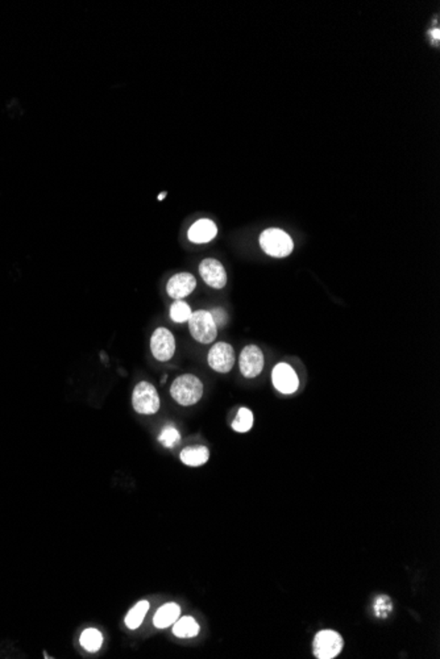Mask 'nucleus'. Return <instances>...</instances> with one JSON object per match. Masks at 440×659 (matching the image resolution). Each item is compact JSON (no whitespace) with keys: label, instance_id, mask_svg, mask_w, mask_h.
<instances>
[{"label":"nucleus","instance_id":"obj_8","mask_svg":"<svg viewBox=\"0 0 440 659\" xmlns=\"http://www.w3.org/2000/svg\"><path fill=\"white\" fill-rule=\"evenodd\" d=\"M235 350L227 342H216L211 347L207 356L209 368L221 374L230 373L235 365Z\"/></svg>","mask_w":440,"mask_h":659},{"label":"nucleus","instance_id":"obj_7","mask_svg":"<svg viewBox=\"0 0 440 659\" xmlns=\"http://www.w3.org/2000/svg\"><path fill=\"white\" fill-rule=\"evenodd\" d=\"M239 368L242 377L254 379L259 377L264 368V354L259 346H245L240 353Z\"/></svg>","mask_w":440,"mask_h":659},{"label":"nucleus","instance_id":"obj_13","mask_svg":"<svg viewBox=\"0 0 440 659\" xmlns=\"http://www.w3.org/2000/svg\"><path fill=\"white\" fill-rule=\"evenodd\" d=\"M181 615V606L176 603H166L156 612L153 617L154 627L165 629L176 623Z\"/></svg>","mask_w":440,"mask_h":659},{"label":"nucleus","instance_id":"obj_21","mask_svg":"<svg viewBox=\"0 0 440 659\" xmlns=\"http://www.w3.org/2000/svg\"><path fill=\"white\" fill-rule=\"evenodd\" d=\"M376 608V613L378 617H386V615L389 613V611H392V602L387 596H380L377 599V603L374 605Z\"/></svg>","mask_w":440,"mask_h":659},{"label":"nucleus","instance_id":"obj_17","mask_svg":"<svg viewBox=\"0 0 440 659\" xmlns=\"http://www.w3.org/2000/svg\"><path fill=\"white\" fill-rule=\"evenodd\" d=\"M81 646L88 653H97L103 644V636L98 629L88 627L79 638Z\"/></svg>","mask_w":440,"mask_h":659},{"label":"nucleus","instance_id":"obj_4","mask_svg":"<svg viewBox=\"0 0 440 659\" xmlns=\"http://www.w3.org/2000/svg\"><path fill=\"white\" fill-rule=\"evenodd\" d=\"M188 329L194 340L200 344H211L218 335V328L211 314L205 310H199L191 314L188 319Z\"/></svg>","mask_w":440,"mask_h":659},{"label":"nucleus","instance_id":"obj_5","mask_svg":"<svg viewBox=\"0 0 440 659\" xmlns=\"http://www.w3.org/2000/svg\"><path fill=\"white\" fill-rule=\"evenodd\" d=\"M343 646L344 641L338 632L322 630L314 637L312 653L318 659H332L341 654Z\"/></svg>","mask_w":440,"mask_h":659},{"label":"nucleus","instance_id":"obj_22","mask_svg":"<svg viewBox=\"0 0 440 659\" xmlns=\"http://www.w3.org/2000/svg\"><path fill=\"white\" fill-rule=\"evenodd\" d=\"M209 314L216 328H224L228 323V314L223 308H214L209 311Z\"/></svg>","mask_w":440,"mask_h":659},{"label":"nucleus","instance_id":"obj_16","mask_svg":"<svg viewBox=\"0 0 440 659\" xmlns=\"http://www.w3.org/2000/svg\"><path fill=\"white\" fill-rule=\"evenodd\" d=\"M148 611H149V603L146 600L139 602L128 612V615L125 616V625H127V627L131 629V630H135V629L140 627L143 624L144 618H145V615L148 613Z\"/></svg>","mask_w":440,"mask_h":659},{"label":"nucleus","instance_id":"obj_15","mask_svg":"<svg viewBox=\"0 0 440 659\" xmlns=\"http://www.w3.org/2000/svg\"><path fill=\"white\" fill-rule=\"evenodd\" d=\"M173 633L178 638L195 637L199 633L198 623L193 617H181L173 624Z\"/></svg>","mask_w":440,"mask_h":659},{"label":"nucleus","instance_id":"obj_23","mask_svg":"<svg viewBox=\"0 0 440 659\" xmlns=\"http://www.w3.org/2000/svg\"><path fill=\"white\" fill-rule=\"evenodd\" d=\"M429 34H431V37H432V39H434L435 41H439V37H440L439 28H435V29H432V31L429 32Z\"/></svg>","mask_w":440,"mask_h":659},{"label":"nucleus","instance_id":"obj_1","mask_svg":"<svg viewBox=\"0 0 440 659\" xmlns=\"http://www.w3.org/2000/svg\"><path fill=\"white\" fill-rule=\"evenodd\" d=\"M170 395L179 405L190 407L197 404L203 395V383L193 374H184L174 379Z\"/></svg>","mask_w":440,"mask_h":659},{"label":"nucleus","instance_id":"obj_24","mask_svg":"<svg viewBox=\"0 0 440 659\" xmlns=\"http://www.w3.org/2000/svg\"><path fill=\"white\" fill-rule=\"evenodd\" d=\"M165 196L166 193H161V195H158V196H157V199H158V200H163Z\"/></svg>","mask_w":440,"mask_h":659},{"label":"nucleus","instance_id":"obj_11","mask_svg":"<svg viewBox=\"0 0 440 659\" xmlns=\"http://www.w3.org/2000/svg\"><path fill=\"white\" fill-rule=\"evenodd\" d=\"M195 287H197V279L194 278L193 274L179 272L169 279L166 284V291L170 298L181 300L194 291Z\"/></svg>","mask_w":440,"mask_h":659},{"label":"nucleus","instance_id":"obj_6","mask_svg":"<svg viewBox=\"0 0 440 659\" xmlns=\"http://www.w3.org/2000/svg\"><path fill=\"white\" fill-rule=\"evenodd\" d=\"M151 350L153 357L160 362L170 361L176 353V340L166 328L156 329L151 338Z\"/></svg>","mask_w":440,"mask_h":659},{"label":"nucleus","instance_id":"obj_14","mask_svg":"<svg viewBox=\"0 0 440 659\" xmlns=\"http://www.w3.org/2000/svg\"><path fill=\"white\" fill-rule=\"evenodd\" d=\"M181 461L190 467H199L205 465L209 458V450L203 445H194L185 448L181 454Z\"/></svg>","mask_w":440,"mask_h":659},{"label":"nucleus","instance_id":"obj_12","mask_svg":"<svg viewBox=\"0 0 440 659\" xmlns=\"http://www.w3.org/2000/svg\"><path fill=\"white\" fill-rule=\"evenodd\" d=\"M218 235V228L209 218H200L195 221L187 232V237L194 244H207Z\"/></svg>","mask_w":440,"mask_h":659},{"label":"nucleus","instance_id":"obj_19","mask_svg":"<svg viewBox=\"0 0 440 659\" xmlns=\"http://www.w3.org/2000/svg\"><path fill=\"white\" fill-rule=\"evenodd\" d=\"M191 308L184 300H176L170 307V319L174 323H186L191 316Z\"/></svg>","mask_w":440,"mask_h":659},{"label":"nucleus","instance_id":"obj_3","mask_svg":"<svg viewBox=\"0 0 440 659\" xmlns=\"http://www.w3.org/2000/svg\"><path fill=\"white\" fill-rule=\"evenodd\" d=\"M133 410L140 415H154L161 407L158 392L152 383L140 382L133 389Z\"/></svg>","mask_w":440,"mask_h":659},{"label":"nucleus","instance_id":"obj_2","mask_svg":"<svg viewBox=\"0 0 440 659\" xmlns=\"http://www.w3.org/2000/svg\"><path fill=\"white\" fill-rule=\"evenodd\" d=\"M260 247L268 256L284 258L293 251L294 244L287 232L277 228H269L260 236Z\"/></svg>","mask_w":440,"mask_h":659},{"label":"nucleus","instance_id":"obj_20","mask_svg":"<svg viewBox=\"0 0 440 659\" xmlns=\"http://www.w3.org/2000/svg\"><path fill=\"white\" fill-rule=\"evenodd\" d=\"M158 441L163 443L165 448H174L177 443H181V434L177 431L176 428L170 424H167V426H165L163 429L161 434L158 436Z\"/></svg>","mask_w":440,"mask_h":659},{"label":"nucleus","instance_id":"obj_18","mask_svg":"<svg viewBox=\"0 0 440 659\" xmlns=\"http://www.w3.org/2000/svg\"><path fill=\"white\" fill-rule=\"evenodd\" d=\"M254 413L249 411L248 408H240L238 412L236 419L232 422V429L235 432L239 433L249 432L254 426Z\"/></svg>","mask_w":440,"mask_h":659},{"label":"nucleus","instance_id":"obj_9","mask_svg":"<svg viewBox=\"0 0 440 659\" xmlns=\"http://www.w3.org/2000/svg\"><path fill=\"white\" fill-rule=\"evenodd\" d=\"M200 278L211 289L221 290L227 284V272L224 266L215 258H206L199 265Z\"/></svg>","mask_w":440,"mask_h":659},{"label":"nucleus","instance_id":"obj_10","mask_svg":"<svg viewBox=\"0 0 440 659\" xmlns=\"http://www.w3.org/2000/svg\"><path fill=\"white\" fill-rule=\"evenodd\" d=\"M272 380L273 386L277 391L281 394L290 395L294 394L299 387V379H298L297 373L293 370L290 365L285 362L278 363L273 371H272Z\"/></svg>","mask_w":440,"mask_h":659}]
</instances>
